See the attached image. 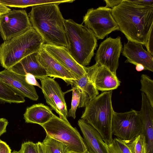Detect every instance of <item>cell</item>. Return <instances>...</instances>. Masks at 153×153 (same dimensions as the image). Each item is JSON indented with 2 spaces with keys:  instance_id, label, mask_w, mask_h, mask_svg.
Masks as SVG:
<instances>
[{
  "instance_id": "obj_29",
  "label": "cell",
  "mask_w": 153,
  "mask_h": 153,
  "mask_svg": "<svg viewBox=\"0 0 153 153\" xmlns=\"http://www.w3.org/2000/svg\"><path fill=\"white\" fill-rule=\"evenodd\" d=\"M19 151L20 153H39L37 143L30 141L23 143Z\"/></svg>"
},
{
  "instance_id": "obj_28",
  "label": "cell",
  "mask_w": 153,
  "mask_h": 153,
  "mask_svg": "<svg viewBox=\"0 0 153 153\" xmlns=\"http://www.w3.org/2000/svg\"><path fill=\"white\" fill-rule=\"evenodd\" d=\"M72 87L71 106L68 112V116L74 119L76 117V111L79 103L80 93L77 87L75 86H72Z\"/></svg>"
},
{
  "instance_id": "obj_34",
  "label": "cell",
  "mask_w": 153,
  "mask_h": 153,
  "mask_svg": "<svg viewBox=\"0 0 153 153\" xmlns=\"http://www.w3.org/2000/svg\"><path fill=\"white\" fill-rule=\"evenodd\" d=\"M123 0H105L104 1L105 2L106 5L105 6V7L110 8H112V9L114 7L119 5Z\"/></svg>"
},
{
  "instance_id": "obj_23",
  "label": "cell",
  "mask_w": 153,
  "mask_h": 153,
  "mask_svg": "<svg viewBox=\"0 0 153 153\" xmlns=\"http://www.w3.org/2000/svg\"><path fill=\"white\" fill-rule=\"evenodd\" d=\"M42 143L45 153H72L65 145L47 134Z\"/></svg>"
},
{
  "instance_id": "obj_18",
  "label": "cell",
  "mask_w": 153,
  "mask_h": 153,
  "mask_svg": "<svg viewBox=\"0 0 153 153\" xmlns=\"http://www.w3.org/2000/svg\"><path fill=\"white\" fill-rule=\"evenodd\" d=\"M78 124L88 151L91 153H108L105 143L95 129L81 119Z\"/></svg>"
},
{
  "instance_id": "obj_36",
  "label": "cell",
  "mask_w": 153,
  "mask_h": 153,
  "mask_svg": "<svg viewBox=\"0 0 153 153\" xmlns=\"http://www.w3.org/2000/svg\"><path fill=\"white\" fill-rule=\"evenodd\" d=\"M11 10L10 8L0 3V15L8 12Z\"/></svg>"
},
{
  "instance_id": "obj_22",
  "label": "cell",
  "mask_w": 153,
  "mask_h": 153,
  "mask_svg": "<svg viewBox=\"0 0 153 153\" xmlns=\"http://www.w3.org/2000/svg\"><path fill=\"white\" fill-rule=\"evenodd\" d=\"M25 97L7 84L0 80V102L19 103L25 102Z\"/></svg>"
},
{
  "instance_id": "obj_39",
  "label": "cell",
  "mask_w": 153,
  "mask_h": 153,
  "mask_svg": "<svg viewBox=\"0 0 153 153\" xmlns=\"http://www.w3.org/2000/svg\"><path fill=\"white\" fill-rule=\"evenodd\" d=\"M11 153H20L19 151H14Z\"/></svg>"
},
{
  "instance_id": "obj_31",
  "label": "cell",
  "mask_w": 153,
  "mask_h": 153,
  "mask_svg": "<svg viewBox=\"0 0 153 153\" xmlns=\"http://www.w3.org/2000/svg\"><path fill=\"white\" fill-rule=\"evenodd\" d=\"M153 31L152 29L150 33L147 41L145 45L147 51L153 56Z\"/></svg>"
},
{
  "instance_id": "obj_38",
  "label": "cell",
  "mask_w": 153,
  "mask_h": 153,
  "mask_svg": "<svg viewBox=\"0 0 153 153\" xmlns=\"http://www.w3.org/2000/svg\"><path fill=\"white\" fill-rule=\"evenodd\" d=\"M136 69L138 71H140L145 70L144 66L141 64H137L136 65Z\"/></svg>"
},
{
  "instance_id": "obj_30",
  "label": "cell",
  "mask_w": 153,
  "mask_h": 153,
  "mask_svg": "<svg viewBox=\"0 0 153 153\" xmlns=\"http://www.w3.org/2000/svg\"><path fill=\"white\" fill-rule=\"evenodd\" d=\"M25 79L27 82L28 84L36 86L41 88V86L37 81L35 76L32 74L27 73L25 75Z\"/></svg>"
},
{
  "instance_id": "obj_32",
  "label": "cell",
  "mask_w": 153,
  "mask_h": 153,
  "mask_svg": "<svg viewBox=\"0 0 153 153\" xmlns=\"http://www.w3.org/2000/svg\"><path fill=\"white\" fill-rule=\"evenodd\" d=\"M8 123V122L6 119L0 118V137L6 131V128Z\"/></svg>"
},
{
  "instance_id": "obj_5",
  "label": "cell",
  "mask_w": 153,
  "mask_h": 153,
  "mask_svg": "<svg viewBox=\"0 0 153 153\" xmlns=\"http://www.w3.org/2000/svg\"><path fill=\"white\" fill-rule=\"evenodd\" d=\"M112 91H105L90 100L81 117L97 131L106 144L113 140L111 125L114 111L112 104Z\"/></svg>"
},
{
  "instance_id": "obj_15",
  "label": "cell",
  "mask_w": 153,
  "mask_h": 153,
  "mask_svg": "<svg viewBox=\"0 0 153 153\" xmlns=\"http://www.w3.org/2000/svg\"><path fill=\"white\" fill-rule=\"evenodd\" d=\"M142 45L130 41L124 44L122 52L127 59L125 62L135 65L141 64L145 70L153 72V56L145 50Z\"/></svg>"
},
{
  "instance_id": "obj_35",
  "label": "cell",
  "mask_w": 153,
  "mask_h": 153,
  "mask_svg": "<svg viewBox=\"0 0 153 153\" xmlns=\"http://www.w3.org/2000/svg\"><path fill=\"white\" fill-rule=\"evenodd\" d=\"M132 1L134 2L141 5L149 7H153V0H132Z\"/></svg>"
},
{
  "instance_id": "obj_33",
  "label": "cell",
  "mask_w": 153,
  "mask_h": 153,
  "mask_svg": "<svg viewBox=\"0 0 153 153\" xmlns=\"http://www.w3.org/2000/svg\"><path fill=\"white\" fill-rule=\"evenodd\" d=\"M11 149L5 142L1 140L0 142V153H11Z\"/></svg>"
},
{
  "instance_id": "obj_14",
  "label": "cell",
  "mask_w": 153,
  "mask_h": 153,
  "mask_svg": "<svg viewBox=\"0 0 153 153\" xmlns=\"http://www.w3.org/2000/svg\"><path fill=\"white\" fill-rule=\"evenodd\" d=\"M42 48L70 71L77 79L86 74L85 67L79 65L69 53L67 48L43 44Z\"/></svg>"
},
{
  "instance_id": "obj_12",
  "label": "cell",
  "mask_w": 153,
  "mask_h": 153,
  "mask_svg": "<svg viewBox=\"0 0 153 153\" xmlns=\"http://www.w3.org/2000/svg\"><path fill=\"white\" fill-rule=\"evenodd\" d=\"M86 74L97 90L111 91L117 88L120 82L116 76L98 62L85 67Z\"/></svg>"
},
{
  "instance_id": "obj_8",
  "label": "cell",
  "mask_w": 153,
  "mask_h": 153,
  "mask_svg": "<svg viewBox=\"0 0 153 153\" xmlns=\"http://www.w3.org/2000/svg\"><path fill=\"white\" fill-rule=\"evenodd\" d=\"M142 124L139 111L131 109L128 112H114L111 131L117 138L125 141L131 140L141 134Z\"/></svg>"
},
{
  "instance_id": "obj_9",
  "label": "cell",
  "mask_w": 153,
  "mask_h": 153,
  "mask_svg": "<svg viewBox=\"0 0 153 153\" xmlns=\"http://www.w3.org/2000/svg\"><path fill=\"white\" fill-rule=\"evenodd\" d=\"M31 27L25 10H13L0 15V34L4 41L20 35Z\"/></svg>"
},
{
  "instance_id": "obj_13",
  "label": "cell",
  "mask_w": 153,
  "mask_h": 153,
  "mask_svg": "<svg viewBox=\"0 0 153 153\" xmlns=\"http://www.w3.org/2000/svg\"><path fill=\"white\" fill-rule=\"evenodd\" d=\"M36 58L45 70L47 76L60 78L72 86L76 79L74 76L49 54L42 48L38 52Z\"/></svg>"
},
{
  "instance_id": "obj_19",
  "label": "cell",
  "mask_w": 153,
  "mask_h": 153,
  "mask_svg": "<svg viewBox=\"0 0 153 153\" xmlns=\"http://www.w3.org/2000/svg\"><path fill=\"white\" fill-rule=\"evenodd\" d=\"M38 52L25 57L9 69L24 75L30 73L38 79L47 76L45 70L37 61L36 56Z\"/></svg>"
},
{
  "instance_id": "obj_26",
  "label": "cell",
  "mask_w": 153,
  "mask_h": 153,
  "mask_svg": "<svg viewBox=\"0 0 153 153\" xmlns=\"http://www.w3.org/2000/svg\"><path fill=\"white\" fill-rule=\"evenodd\" d=\"M140 91L147 97L151 105L153 107V80L148 76L142 74L141 76Z\"/></svg>"
},
{
  "instance_id": "obj_16",
  "label": "cell",
  "mask_w": 153,
  "mask_h": 153,
  "mask_svg": "<svg viewBox=\"0 0 153 153\" xmlns=\"http://www.w3.org/2000/svg\"><path fill=\"white\" fill-rule=\"evenodd\" d=\"M0 80L17 91L25 97L34 101L37 100L39 98L34 86L26 82L25 75L5 69L0 71Z\"/></svg>"
},
{
  "instance_id": "obj_27",
  "label": "cell",
  "mask_w": 153,
  "mask_h": 153,
  "mask_svg": "<svg viewBox=\"0 0 153 153\" xmlns=\"http://www.w3.org/2000/svg\"><path fill=\"white\" fill-rule=\"evenodd\" d=\"M126 141L132 153H146L145 137L143 134Z\"/></svg>"
},
{
  "instance_id": "obj_17",
  "label": "cell",
  "mask_w": 153,
  "mask_h": 153,
  "mask_svg": "<svg viewBox=\"0 0 153 153\" xmlns=\"http://www.w3.org/2000/svg\"><path fill=\"white\" fill-rule=\"evenodd\" d=\"M139 112L142 124L141 134L145 137L146 153H153V107L145 95L142 96Z\"/></svg>"
},
{
  "instance_id": "obj_42",
  "label": "cell",
  "mask_w": 153,
  "mask_h": 153,
  "mask_svg": "<svg viewBox=\"0 0 153 153\" xmlns=\"http://www.w3.org/2000/svg\"></svg>"
},
{
  "instance_id": "obj_6",
  "label": "cell",
  "mask_w": 153,
  "mask_h": 153,
  "mask_svg": "<svg viewBox=\"0 0 153 153\" xmlns=\"http://www.w3.org/2000/svg\"><path fill=\"white\" fill-rule=\"evenodd\" d=\"M47 135L65 145L73 153H85L88 149L78 130L65 120L55 115L47 122L40 125Z\"/></svg>"
},
{
  "instance_id": "obj_25",
  "label": "cell",
  "mask_w": 153,
  "mask_h": 153,
  "mask_svg": "<svg viewBox=\"0 0 153 153\" xmlns=\"http://www.w3.org/2000/svg\"><path fill=\"white\" fill-rule=\"evenodd\" d=\"M0 3L7 7L24 8L42 4L43 0H0Z\"/></svg>"
},
{
  "instance_id": "obj_21",
  "label": "cell",
  "mask_w": 153,
  "mask_h": 153,
  "mask_svg": "<svg viewBox=\"0 0 153 153\" xmlns=\"http://www.w3.org/2000/svg\"><path fill=\"white\" fill-rule=\"evenodd\" d=\"M79 89L80 97L78 108L85 107L90 100L99 94L98 91L95 87L86 74L78 79L75 80L72 86Z\"/></svg>"
},
{
  "instance_id": "obj_41",
  "label": "cell",
  "mask_w": 153,
  "mask_h": 153,
  "mask_svg": "<svg viewBox=\"0 0 153 153\" xmlns=\"http://www.w3.org/2000/svg\"><path fill=\"white\" fill-rule=\"evenodd\" d=\"M1 141V140L0 139V142Z\"/></svg>"
},
{
  "instance_id": "obj_4",
  "label": "cell",
  "mask_w": 153,
  "mask_h": 153,
  "mask_svg": "<svg viewBox=\"0 0 153 153\" xmlns=\"http://www.w3.org/2000/svg\"><path fill=\"white\" fill-rule=\"evenodd\" d=\"M64 25L68 43V50L74 59L83 67L89 65L97 46L93 31L82 23L72 19H65Z\"/></svg>"
},
{
  "instance_id": "obj_2",
  "label": "cell",
  "mask_w": 153,
  "mask_h": 153,
  "mask_svg": "<svg viewBox=\"0 0 153 153\" xmlns=\"http://www.w3.org/2000/svg\"><path fill=\"white\" fill-rule=\"evenodd\" d=\"M58 5L32 6L28 16L32 27L42 38L44 44L68 48L65 19Z\"/></svg>"
},
{
  "instance_id": "obj_20",
  "label": "cell",
  "mask_w": 153,
  "mask_h": 153,
  "mask_svg": "<svg viewBox=\"0 0 153 153\" xmlns=\"http://www.w3.org/2000/svg\"><path fill=\"white\" fill-rule=\"evenodd\" d=\"M54 115L49 107L39 103L27 107L24 114V118L26 123L40 125L47 122Z\"/></svg>"
},
{
  "instance_id": "obj_24",
  "label": "cell",
  "mask_w": 153,
  "mask_h": 153,
  "mask_svg": "<svg viewBox=\"0 0 153 153\" xmlns=\"http://www.w3.org/2000/svg\"><path fill=\"white\" fill-rule=\"evenodd\" d=\"M108 153H132L126 141L115 137L108 143H105Z\"/></svg>"
},
{
  "instance_id": "obj_10",
  "label": "cell",
  "mask_w": 153,
  "mask_h": 153,
  "mask_svg": "<svg viewBox=\"0 0 153 153\" xmlns=\"http://www.w3.org/2000/svg\"><path fill=\"white\" fill-rule=\"evenodd\" d=\"M41 89L47 103L51 109L59 114V118L65 120L68 117L64 93L54 78L46 76L39 79Z\"/></svg>"
},
{
  "instance_id": "obj_40",
  "label": "cell",
  "mask_w": 153,
  "mask_h": 153,
  "mask_svg": "<svg viewBox=\"0 0 153 153\" xmlns=\"http://www.w3.org/2000/svg\"><path fill=\"white\" fill-rule=\"evenodd\" d=\"M85 153H91L88 151Z\"/></svg>"
},
{
  "instance_id": "obj_37",
  "label": "cell",
  "mask_w": 153,
  "mask_h": 153,
  "mask_svg": "<svg viewBox=\"0 0 153 153\" xmlns=\"http://www.w3.org/2000/svg\"><path fill=\"white\" fill-rule=\"evenodd\" d=\"M37 144L38 147L39 153H45V150L42 142H38Z\"/></svg>"
},
{
  "instance_id": "obj_7",
  "label": "cell",
  "mask_w": 153,
  "mask_h": 153,
  "mask_svg": "<svg viewBox=\"0 0 153 153\" xmlns=\"http://www.w3.org/2000/svg\"><path fill=\"white\" fill-rule=\"evenodd\" d=\"M111 11L112 8L99 7L88 9L83 16L85 26L93 31L97 39H103L112 31L119 30Z\"/></svg>"
},
{
  "instance_id": "obj_1",
  "label": "cell",
  "mask_w": 153,
  "mask_h": 153,
  "mask_svg": "<svg viewBox=\"0 0 153 153\" xmlns=\"http://www.w3.org/2000/svg\"><path fill=\"white\" fill-rule=\"evenodd\" d=\"M111 14L128 41L145 45L153 27V7L123 0L112 9Z\"/></svg>"
},
{
  "instance_id": "obj_11",
  "label": "cell",
  "mask_w": 153,
  "mask_h": 153,
  "mask_svg": "<svg viewBox=\"0 0 153 153\" xmlns=\"http://www.w3.org/2000/svg\"><path fill=\"white\" fill-rule=\"evenodd\" d=\"M121 37H110L99 45L95 57L96 62L103 66L115 75L119 65V59L123 49Z\"/></svg>"
},
{
  "instance_id": "obj_3",
  "label": "cell",
  "mask_w": 153,
  "mask_h": 153,
  "mask_svg": "<svg viewBox=\"0 0 153 153\" xmlns=\"http://www.w3.org/2000/svg\"><path fill=\"white\" fill-rule=\"evenodd\" d=\"M43 44L42 38L32 27L0 45L1 65L5 69H10L25 57L38 52Z\"/></svg>"
}]
</instances>
